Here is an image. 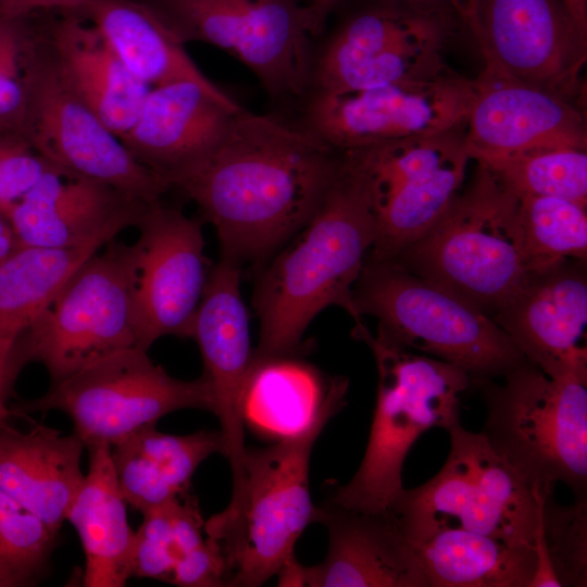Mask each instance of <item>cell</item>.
<instances>
[{
  "mask_svg": "<svg viewBox=\"0 0 587 587\" xmlns=\"http://www.w3.org/2000/svg\"><path fill=\"white\" fill-rule=\"evenodd\" d=\"M341 164V152L308 128L238 111L222 141L174 177L201 210L221 255L260 265L313 216Z\"/></svg>",
  "mask_w": 587,
  "mask_h": 587,
  "instance_id": "1",
  "label": "cell"
},
{
  "mask_svg": "<svg viewBox=\"0 0 587 587\" xmlns=\"http://www.w3.org/2000/svg\"><path fill=\"white\" fill-rule=\"evenodd\" d=\"M375 241L365 180L341 153L339 171L310 221L261 268L252 295L260 322L253 359L300 357L303 335L325 308L355 322L352 291Z\"/></svg>",
  "mask_w": 587,
  "mask_h": 587,
  "instance_id": "2",
  "label": "cell"
},
{
  "mask_svg": "<svg viewBox=\"0 0 587 587\" xmlns=\"http://www.w3.org/2000/svg\"><path fill=\"white\" fill-rule=\"evenodd\" d=\"M348 386L346 377H333L307 426L266 448H246L229 503L203 529L221 552L226 586L258 587L278 574L296 559L295 545L307 526L319 522L310 458L327 422L346 405Z\"/></svg>",
  "mask_w": 587,
  "mask_h": 587,
  "instance_id": "3",
  "label": "cell"
},
{
  "mask_svg": "<svg viewBox=\"0 0 587 587\" xmlns=\"http://www.w3.org/2000/svg\"><path fill=\"white\" fill-rule=\"evenodd\" d=\"M353 337L371 349L378 372L376 404L362 462L346 484L329 482L328 500L366 510H390L404 489L402 469L415 440L432 427L460 423V395L471 386L460 367L379 341L364 326Z\"/></svg>",
  "mask_w": 587,
  "mask_h": 587,
  "instance_id": "4",
  "label": "cell"
},
{
  "mask_svg": "<svg viewBox=\"0 0 587 587\" xmlns=\"http://www.w3.org/2000/svg\"><path fill=\"white\" fill-rule=\"evenodd\" d=\"M394 260L490 317L535 275L524 250L517 198L478 163L440 220Z\"/></svg>",
  "mask_w": 587,
  "mask_h": 587,
  "instance_id": "5",
  "label": "cell"
},
{
  "mask_svg": "<svg viewBox=\"0 0 587 587\" xmlns=\"http://www.w3.org/2000/svg\"><path fill=\"white\" fill-rule=\"evenodd\" d=\"M352 298L360 316L377 319L379 341L455 365L471 385L527 362L488 314L394 259L367 254Z\"/></svg>",
  "mask_w": 587,
  "mask_h": 587,
  "instance_id": "6",
  "label": "cell"
},
{
  "mask_svg": "<svg viewBox=\"0 0 587 587\" xmlns=\"http://www.w3.org/2000/svg\"><path fill=\"white\" fill-rule=\"evenodd\" d=\"M476 386L491 449L541 495L563 483L574 498L587 497V377L551 378L526 362L502 385Z\"/></svg>",
  "mask_w": 587,
  "mask_h": 587,
  "instance_id": "7",
  "label": "cell"
},
{
  "mask_svg": "<svg viewBox=\"0 0 587 587\" xmlns=\"http://www.w3.org/2000/svg\"><path fill=\"white\" fill-rule=\"evenodd\" d=\"M100 250L16 339L14 378L25 364L38 362L52 387L111 353L137 347L134 246L113 238Z\"/></svg>",
  "mask_w": 587,
  "mask_h": 587,
  "instance_id": "8",
  "label": "cell"
},
{
  "mask_svg": "<svg viewBox=\"0 0 587 587\" xmlns=\"http://www.w3.org/2000/svg\"><path fill=\"white\" fill-rule=\"evenodd\" d=\"M441 470L403 489L391 511L413 547L435 533L458 528L535 546L541 494L488 445L484 436L452 426Z\"/></svg>",
  "mask_w": 587,
  "mask_h": 587,
  "instance_id": "9",
  "label": "cell"
},
{
  "mask_svg": "<svg viewBox=\"0 0 587 587\" xmlns=\"http://www.w3.org/2000/svg\"><path fill=\"white\" fill-rule=\"evenodd\" d=\"M183 409L214 413V397L205 376L174 378L151 361L147 350L137 347L111 353L50 387L43 396L11 407L17 416L51 410L65 413L85 448H112Z\"/></svg>",
  "mask_w": 587,
  "mask_h": 587,
  "instance_id": "10",
  "label": "cell"
},
{
  "mask_svg": "<svg viewBox=\"0 0 587 587\" xmlns=\"http://www.w3.org/2000/svg\"><path fill=\"white\" fill-rule=\"evenodd\" d=\"M464 126L341 151L370 193L375 241L369 257L397 258L447 211L462 189L471 160Z\"/></svg>",
  "mask_w": 587,
  "mask_h": 587,
  "instance_id": "11",
  "label": "cell"
},
{
  "mask_svg": "<svg viewBox=\"0 0 587 587\" xmlns=\"http://www.w3.org/2000/svg\"><path fill=\"white\" fill-rule=\"evenodd\" d=\"M185 43L215 46L243 63L274 98L300 96L314 60L307 4L299 0H147Z\"/></svg>",
  "mask_w": 587,
  "mask_h": 587,
  "instance_id": "12",
  "label": "cell"
},
{
  "mask_svg": "<svg viewBox=\"0 0 587 587\" xmlns=\"http://www.w3.org/2000/svg\"><path fill=\"white\" fill-rule=\"evenodd\" d=\"M446 7L384 0L352 16L314 61V93L358 91L450 72L442 58L451 29Z\"/></svg>",
  "mask_w": 587,
  "mask_h": 587,
  "instance_id": "13",
  "label": "cell"
},
{
  "mask_svg": "<svg viewBox=\"0 0 587 587\" xmlns=\"http://www.w3.org/2000/svg\"><path fill=\"white\" fill-rule=\"evenodd\" d=\"M21 136L62 173L109 185L142 202L159 201L172 188L71 91L50 58L30 61Z\"/></svg>",
  "mask_w": 587,
  "mask_h": 587,
  "instance_id": "14",
  "label": "cell"
},
{
  "mask_svg": "<svg viewBox=\"0 0 587 587\" xmlns=\"http://www.w3.org/2000/svg\"><path fill=\"white\" fill-rule=\"evenodd\" d=\"M480 54L515 78L583 107L587 30L563 0H448Z\"/></svg>",
  "mask_w": 587,
  "mask_h": 587,
  "instance_id": "15",
  "label": "cell"
},
{
  "mask_svg": "<svg viewBox=\"0 0 587 587\" xmlns=\"http://www.w3.org/2000/svg\"><path fill=\"white\" fill-rule=\"evenodd\" d=\"M472 97V78L452 70L364 90L314 93L305 128L341 152L464 126Z\"/></svg>",
  "mask_w": 587,
  "mask_h": 587,
  "instance_id": "16",
  "label": "cell"
},
{
  "mask_svg": "<svg viewBox=\"0 0 587 587\" xmlns=\"http://www.w3.org/2000/svg\"><path fill=\"white\" fill-rule=\"evenodd\" d=\"M136 227L137 348L148 351L164 336L190 338L210 267L200 223L180 210L152 202Z\"/></svg>",
  "mask_w": 587,
  "mask_h": 587,
  "instance_id": "17",
  "label": "cell"
},
{
  "mask_svg": "<svg viewBox=\"0 0 587 587\" xmlns=\"http://www.w3.org/2000/svg\"><path fill=\"white\" fill-rule=\"evenodd\" d=\"M464 126L471 160L539 146L587 147L583 107L515 78L480 54Z\"/></svg>",
  "mask_w": 587,
  "mask_h": 587,
  "instance_id": "18",
  "label": "cell"
},
{
  "mask_svg": "<svg viewBox=\"0 0 587 587\" xmlns=\"http://www.w3.org/2000/svg\"><path fill=\"white\" fill-rule=\"evenodd\" d=\"M240 276L241 265L223 255L210 267L190 335L199 346L203 375L214 397L213 414L220 421L233 484L241 476L246 451L243 394L253 361Z\"/></svg>",
  "mask_w": 587,
  "mask_h": 587,
  "instance_id": "19",
  "label": "cell"
},
{
  "mask_svg": "<svg viewBox=\"0 0 587 587\" xmlns=\"http://www.w3.org/2000/svg\"><path fill=\"white\" fill-rule=\"evenodd\" d=\"M491 319L549 377H587V282L575 263L535 274Z\"/></svg>",
  "mask_w": 587,
  "mask_h": 587,
  "instance_id": "20",
  "label": "cell"
},
{
  "mask_svg": "<svg viewBox=\"0 0 587 587\" xmlns=\"http://www.w3.org/2000/svg\"><path fill=\"white\" fill-rule=\"evenodd\" d=\"M149 204L109 185L51 168L1 213L17 245L59 248L111 240L136 227Z\"/></svg>",
  "mask_w": 587,
  "mask_h": 587,
  "instance_id": "21",
  "label": "cell"
},
{
  "mask_svg": "<svg viewBox=\"0 0 587 587\" xmlns=\"http://www.w3.org/2000/svg\"><path fill=\"white\" fill-rule=\"evenodd\" d=\"M241 109L228 95L190 80L151 87L121 140L137 161L171 185L222 141Z\"/></svg>",
  "mask_w": 587,
  "mask_h": 587,
  "instance_id": "22",
  "label": "cell"
},
{
  "mask_svg": "<svg viewBox=\"0 0 587 587\" xmlns=\"http://www.w3.org/2000/svg\"><path fill=\"white\" fill-rule=\"evenodd\" d=\"M319 522L327 528V554L319 564L301 566V586L428 587L391 510L366 511L326 499Z\"/></svg>",
  "mask_w": 587,
  "mask_h": 587,
  "instance_id": "23",
  "label": "cell"
},
{
  "mask_svg": "<svg viewBox=\"0 0 587 587\" xmlns=\"http://www.w3.org/2000/svg\"><path fill=\"white\" fill-rule=\"evenodd\" d=\"M85 445L75 434L37 424L27 432L0 426V488L57 536L85 474Z\"/></svg>",
  "mask_w": 587,
  "mask_h": 587,
  "instance_id": "24",
  "label": "cell"
},
{
  "mask_svg": "<svg viewBox=\"0 0 587 587\" xmlns=\"http://www.w3.org/2000/svg\"><path fill=\"white\" fill-rule=\"evenodd\" d=\"M51 61L71 91L120 138L136 121L151 87L137 79L98 30L65 13L51 32Z\"/></svg>",
  "mask_w": 587,
  "mask_h": 587,
  "instance_id": "25",
  "label": "cell"
},
{
  "mask_svg": "<svg viewBox=\"0 0 587 587\" xmlns=\"http://www.w3.org/2000/svg\"><path fill=\"white\" fill-rule=\"evenodd\" d=\"M86 449L88 471L66 514L85 554L83 583L86 587H122L133 577L136 532L128 523L111 447L93 445Z\"/></svg>",
  "mask_w": 587,
  "mask_h": 587,
  "instance_id": "26",
  "label": "cell"
},
{
  "mask_svg": "<svg viewBox=\"0 0 587 587\" xmlns=\"http://www.w3.org/2000/svg\"><path fill=\"white\" fill-rule=\"evenodd\" d=\"M71 14L92 25L125 67L149 87L190 80L225 93L199 70L184 42L146 1L88 0Z\"/></svg>",
  "mask_w": 587,
  "mask_h": 587,
  "instance_id": "27",
  "label": "cell"
},
{
  "mask_svg": "<svg viewBox=\"0 0 587 587\" xmlns=\"http://www.w3.org/2000/svg\"><path fill=\"white\" fill-rule=\"evenodd\" d=\"M217 452H224L220 430L172 435L155 426L142 428L111 448L123 497L141 513L189 494L198 466Z\"/></svg>",
  "mask_w": 587,
  "mask_h": 587,
  "instance_id": "28",
  "label": "cell"
},
{
  "mask_svg": "<svg viewBox=\"0 0 587 587\" xmlns=\"http://www.w3.org/2000/svg\"><path fill=\"white\" fill-rule=\"evenodd\" d=\"M428 587H530L536 547L458 528L415 546Z\"/></svg>",
  "mask_w": 587,
  "mask_h": 587,
  "instance_id": "29",
  "label": "cell"
},
{
  "mask_svg": "<svg viewBox=\"0 0 587 587\" xmlns=\"http://www.w3.org/2000/svg\"><path fill=\"white\" fill-rule=\"evenodd\" d=\"M108 241L59 248L16 243L0 259V339L15 342Z\"/></svg>",
  "mask_w": 587,
  "mask_h": 587,
  "instance_id": "30",
  "label": "cell"
},
{
  "mask_svg": "<svg viewBox=\"0 0 587 587\" xmlns=\"http://www.w3.org/2000/svg\"><path fill=\"white\" fill-rule=\"evenodd\" d=\"M330 380L299 357L253 359L243 394V417L280 438L296 433L317 413Z\"/></svg>",
  "mask_w": 587,
  "mask_h": 587,
  "instance_id": "31",
  "label": "cell"
},
{
  "mask_svg": "<svg viewBox=\"0 0 587 587\" xmlns=\"http://www.w3.org/2000/svg\"><path fill=\"white\" fill-rule=\"evenodd\" d=\"M516 197H557L587 205V152L555 145L476 158Z\"/></svg>",
  "mask_w": 587,
  "mask_h": 587,
  "instance_id": "32",
  "label": "cell"
},
{
  "mask_svg": "<svg viewBox=\"0 0 587 587\" xmlns=\"http://www.w3.org/2000/svg\"><path fill=\"white\" fill-rule=\"evenodd\" d=\"M516 198L524 250L533 274L567 260L585 261L587 205L557 197Z\"/></svg>",
  "mask_w": 587,
  "mask_h": 587,
  "instance_id": "33",
  "label": "cell"
},
{
  "mask_svg": "<svg viewBox=\"0 0 587 587\" xmlns=\"http://www.w3.org/2000/svg\"><path fill=\"white\" fill-rule=\"evenodd\" d=\"M538 569L530 587L587 585V497L570 504L541 495L535 542Z\"/></svg>",
  "mask_w": 587,
  "mask_h": 587,
  "instance_id": "34",
  "label": "cell"
},
{
  "mask_svg": "<svg viewBox=\"0 0 587 587\" xmlns=\"http://www.w3.org/2000/svg\"><path fill=\"white\" fill-rule=\"evenodd\" d=\"M54 539L40 519L0 488V567L20 586L41 572Z\"/></svg>",
  "mask_w": 587,
  "mask_h": 587,
  "instance_id": "35",
  "label": "cell"
},
{
  "mask_svg": "<svg viewBox=\"0 0 587 587\" xmlns=\"http://www.w3.org/2000/svg\"><path fill=\"white\" fill-rule=\"evenodd\" d=\"M23 20L0 18V132L21 128L28 97L30 61L26 54Z\"/></svg>",
  "mask_w": 587,
  "mask_h": 587,
  "instance_id": "36",
  "label": "cell"
},
{
  "mask_svg": "<svg viewBox=\"0 0 587 587\" xmlns=\"http://www.w3.org/2000/svg\"><path fill=\"white\" fill-rule=\"evenodd\" d=\"M175 499L142 513V523L135 535L133 576L170 583L178 558L174 535Z\"/></svg>",
  "mask_w": 587,
  "mask_h": 587,
  "instance_id": "37",
  "label": "cell"
},
{
  "mask_svg": "<svg viewBox=\"0 0 587 587\" xmlns=\"http://www.w3.org/2000/svg\"><path fill=\"white\" fill-rule=\"evenodd\" d=\"M51 168L24 137L0 132V212L20 200Z\"/></svg>",
  "mask_w": 587,
  "mask_h": 587,
  "instance_id": "38",
  "label": "cell"
},
{
  "mask_svg": "<svg viewBox=\"0 0 587 587\" xmlns=\"http://www.w3.org/2000/svg\"><path fill=\"white\" fill-rule=\"evenodd\" d=\"M170 584L182 587L226 586L225 565L216 545L205 540L175 563Z\"/></svg>",
  "mask_w": 587,
  "mask_h": 587,
  "instance_id": "39",
  "label": "cell"
},
{
  "mask_svg": "<svg viewBox=\"0 0 587 587\" xmlns=\"http://www.w3.org/2000/svg\"><path fill=\"white\" fill-rule=\"evenodd\" d=\"M88 0H0L1 20H23L36 11L59 10L75 13Z\"/></svg>",
  "mask_w": 587,
  "mask_h": 587,
  "instance_id": "40",
  "label": "cell"
},
{
  "mask_svg": "<svg viewBox=\"0 0 587 587\" xmlns=\"http://www.w3.org/2000/svg\"><path fill=\"white\" fill-rule=\"evenodd\" d=\"M13 346L14 341L0 339V426L7 424L9 416L14 415L7 404L15 379L11 371Z\"/></svg>",
  "mask_w": 587,
  "mask_h": 587,
  "instance_id": "41",
  "label": "cell"
},
{
  "mask_svg": "<svg viewBox=\"0 0 587 587\" xmlns=\"http://www.w3.org/2000/svg\"><path fill=\"white\" fill-rule=\"evenodd\" d=\"M337 1L313 0L307 4L313 36H317L323 30L327 16Z\"/></svg>",
  "mask_w": 587,
  "mask_h": 587,
  "instance_id": "42",
  "label": "cell"
},
{
  "mask_svg": "<svg viewBox=\"0 0 587 587\" xmlns=\"http://www.w3.org/2000/svg\"><path fill=\"white\" fill-rule=\"evenodd\" d=\"M16 245V238L9 220L0 212V259Z\"/></svg>",
  "mask_w": 587,
  "mask_h": 587,
  "instance_id": "43",
  "label": "cell"
},
{
  "mask_svg": "<svg viewBox=\"0 0 587 587\" xmlns=\"http://www.w3.org/2000/svg\"><path fill=\"white\" fill-rule=\"evenodd\" d=\"M577 24L587 30V0H563Z\"/></svg>",
  "mask_w": 587,
  "mask_h": 587,
  "instance_id": "44",
  "label": "cell"
},
{
  "mask_svg": "<svg viewBox=\"0 0 587 587\" xmlns=\"http://www.w3.org/2000/svg\"><path fill=\"white\" fill-rule=\"evenodd\" d=\"M395 2L403 3L412 7H422V8H436L444 7L448 4V0H391Z\"/></svg>",
  "mask_w": 587,
  "mask_h": 587,
  "instance_id": "45",
  "label": "cell"
},
{
  "mask_svg": "<svg viewBox=\"0 0 587 587\" xmlns=\"http://www.w3.org/2000/svg\"><path fill=\"white\" fill-rule=\"evenodd\" d=\"M9 586H20V584L9 572L0 567V587Z\"/></svg>",
  "mask_w": 587,
  "mask_h": 587,
  "instance_id": "46",
  "label": "cell"
},
{
  "mask_svg": "<svg viewBox=\"0 0 587 587\" xmlns=\"http://www.w3.org/2000/svg\"><path fill=\"white\" fill-rule=\"evenodd\" d=\"M311 1H313V0H310L309 2H311Z\"/></svg>",
  "mask_w": 587,
  "mask_h": 587,
  "instance_id": "47",
  "label": "cell"
}]
</instances>
